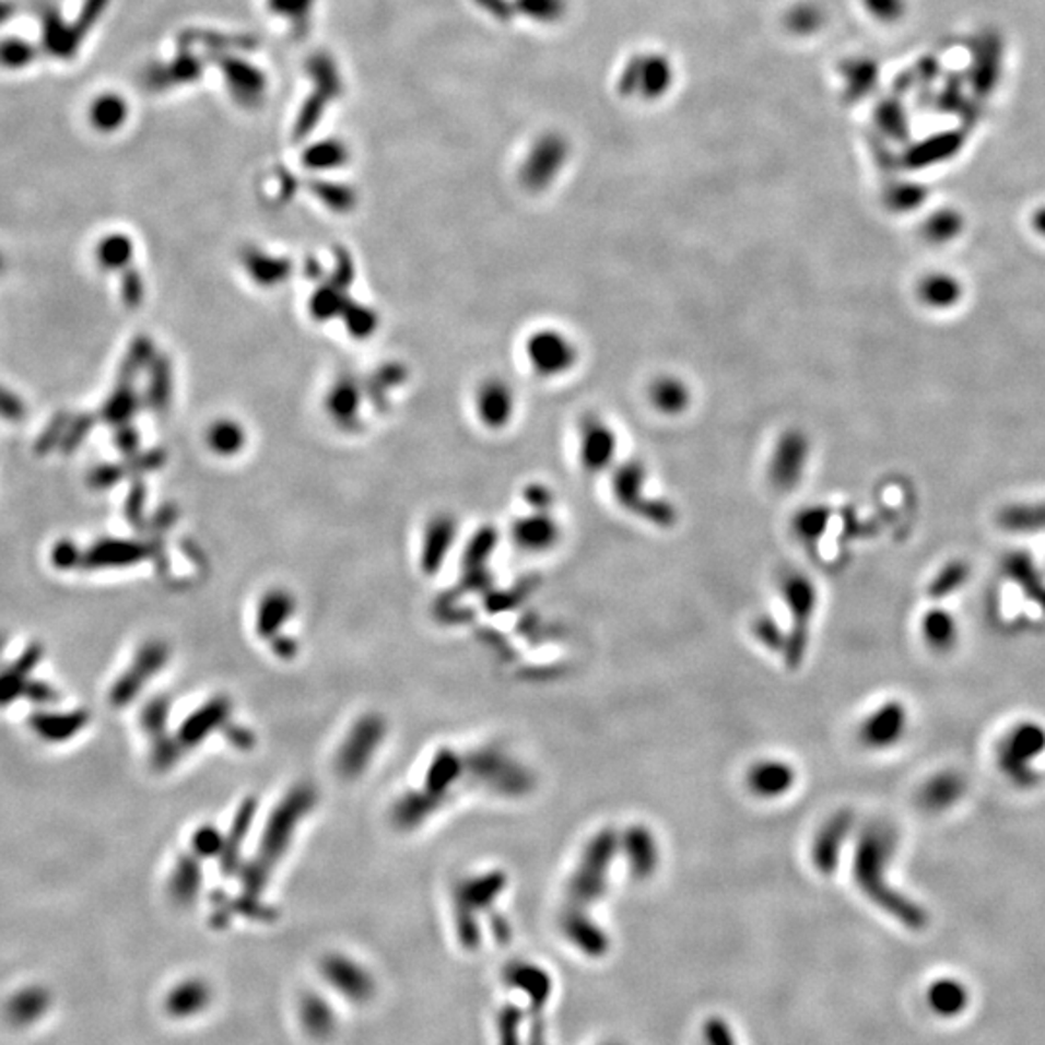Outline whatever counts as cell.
Returning <instances> with one entry per match:
<instances>
[{"label": "cell", "instance_id": "obj_1", "mask_svg": "<svg viewBox=\"0 0 1045 1045\" xmlns=\"http://www.w3.org/2000/svg\"><path fill=\"white\" fill-rule=\"evenodd\" d=\"M896 850V833L893 826L883 821H873L864 826L852 856V876L861 894L885 911L889 916L899 919L906 928L919 929L926 926V912L906 894L896 891L889 881V866Z\"/></svg>", "mask_w": 1045, "mask_h": 1045}, {"label": "cell", "instance_id": "obj_2", "mask_svg": "<svg viewBox=\"0 0 1045 1045\" xmlns=\"http://www.w3.org/2000/svg\"><path fill=\"white\" fill-rule=\"evenodd\" d=\"M314 803H316V794L310 786H296L281 803H278V808L268 818L266 829L261 833L260 848L248 868V877H246L248 893H258L263 889L271 869L287 852L289 844L296 833V826L301 825L306 813L313 810Z\"/></svg>", "mask_w": 1045, "mask_h": 1045}, {"label": "cell", "instance_id": "obj_3", "mask_svg": "<svg viewBox=\"0 0 1045 1045\" xmlns=\"http://www.w3.org/2000/svg\"><path fill=\"white\" fill-rule=\"evenodd\" d=\"M620 833L604 826L583 846L579 860L565 887V908L587 912L608 893L614 861L620 856Z\"/></svg>", "mask_w": 1045, "mask_h": 1045}, {"label": "cell", "instance_id": "obj_4", "mask_svg": "<svg viewBox=\"0 0 1045 1045\" xmlns=\"http://www.w3.org/2000/svg\"><path fill=\"white\" fill-rule=\"evenodd\" d=\"M778 592L790 615L784 645V665L788 670H798L808 657L811 625L819 607V589L810 575L800 570H790L780 577Z\"/></svg>", "mask_w": 1045, "mask_h": 1045}, {"label": "cell", "instance_id": "obj_5", "mask_svg": "<svg viewBox=\"0 0 1045 1045\" xmlns=\"http://www.w3.org/2000/svg\"><path fill=\"white\" fill-rule=\"evenodd\" d=\"M612 496L615 504L622 507L627 514L639 517L643 521L655 525L658 529H670L678 521V512L676 507L660 500L653 494H647V484H649V471L647 467L637 461H622L612 469Z\"/></svg>", "mask_w": 1045, "mask_h": 1045}, {"label": "cell", "instance_id": "obj_6", "mask_svg": "<svg viewBox=\"0 0 1045 1045\" xmlns=\"http://www.w3.org/2000/svg\"><path fill=\"white\" fill-rule=\"evenodd\" d=\"M522 361L540 379H562L570 376L582 361L579 345L565 329L540 326L522 339Z\"/></svg>", "mask_w": 1045, "mask_h": 1045}, {"label": "cell", "instance_id": "obj_7", "mask_svg": "<svg viewBox=\"0 0 1045 1045\" xmlns=\"http://www.w3.org/2000/svg\"><path fill=\"white\" fill-rule=\"evenodd\" d=\"M813 457V442L800 426L784 428L768 451L767 481L778 494L800 489Z\"/></svg>", "mask_w": 1045, "mask_h": 1045}, {"label": "cell", "instance_id": "obj_8", "mask_svg": "<svg viewBox=\"0 0 1045 1045\" xmlns=\"http://www.w3.org/2000/svg\"><path fill=\"white\" fill-rule=\"evenodd\" d=\"M620 434L597 413L583 416L577 426V461L587 474H604L620 463Z\"/></svg>", "mask_w": 1045, "mask_h": 1045}, {"label": "cell", "instance_id": "obj_9", "mask_svg": "<svg viewBox=\"0 0 1045 1045\" xmlns=\"http://www.w3.org/2000/svg\"><path fill=\"white\" fill-rule=\"evenodd\" d=\"M908 726V707L901 700H887L864 715L856 730V740L864 750L881 753L901 745Z\"/></svg>", "mask_w": 1045, "mask_h": 1045}, {"label": "cell", "instance_id": "obj_10", "mask_svg": "<svg viewBox=\"0 0 1045 1045\" xmlns=\"http://www.w3.org/2000/svg\"><path fill=\"white\" fill-rule=\"evenodd\" d=\"M471 409L474 421L479 422L484 431H506L515 421L519 409L514 384H509L502 376L482 378L472 389Z\"/></svg>", "mask_w": 1045, "mask_h": 1045}, {"label": "cell", "instance_id": "obj_11", "mask_svg": "<svg viewBox=\"0 0 1045 1045\" xmlns=\"http://www.w3.org/2000/svg\"><path fill=\"white\" fill-rule=\"evenodd\" d=\"M386 738V723L378 715H366L354 723L336 758L339 776L354 780L363 775Z\"/></svg>", "mask_w": 1045, "mask_h": 1045}, {"label": "cell", "instance_id": "obj_12", "mask_svg": "<svg viewBox=\"0 0 1045 1045\" xmlns=\"http://www.w3.org/2000/svg\"><path fill=\"white\" fill-rule=\"evenodd\" d=\"M854 826L856 818L850 810H836L818 826L811 838L810 860L819 876L831 877L838 871Z\"/></svg>", "mask_w": 1045, "mask_h": 1045}, {"label": "cell", "instance_id": "obj_13", "mask_svg": "<svg viewBox=\"0 0 1045 1045\" xmlns=\"http://www.w3.org/2000/svg\"><path fill=\"white\" fill-rule=\"evenodd\" d=\"M620 856L624 860L627 873L637 881H649L657 876L662 864V850L657 833L645 823L625 826L618 836Z\"/></svg>", "mask_w": 1045, "mask_h": 1045}, {"label": "cell", "instance_id": "obj_14", "mask_svg": "<svg viewBox=\"0 0 1045 1045\" xmlns=\"http://www.w3.org/2000/svg\"><path fill=\"white\" fill-rule=\"evenodd\" d=\"M743 784L745 790L758 800H783L788 794H792L798 784V768L786 759H758L745 771Z\"/></svg>", "mask_w": 1045, "mask_h": 1045}, {"label": "cell", "instance_id": "obj_15", "mask_svg": "<svg viewBox=\"0 0 1045 1045\" xmlns=\"http://www.w3.org/2000/svg\"><path fill=\"white\" fill-rule=\"evenodd\" d=\"M321 978L349 1001L364 1003L376 994V979L361 962L347 954H328L320 964Z\"/></svg>", "mask_w": 1045, "mask_h": 1045}, {"label": "cell", "instance_id": "obj_16", "mask_svg": "<svg viewBox=\"0 0 1045 1045\" xmlns=\"http://www.w3.org/2000/svg\"><path fill=\"white\" fill-rule=\"evenodd\" d=\"M1045 751V730L1040 725H1020L1009 736H1005L1001 745V765L1007 775L1019 783H1026L1030 775V765L1034 758H1040Z\"/></svg>", "mask_w": 1045, "mask_h": 1045}, {"label": "cell", "instance_id": "obj_17", "mask_svg": "<svg viewBox=\"0 0 1045 1045\" xmlns=\"http://www.w3.org/2000/svg\"><path fill=\"white\" fill-rule=\"evenodd\" d=\"M474 773L484 783L496 786V790L507 794V796H521L531 790L532 776L527 768L515 763L512 759L502 755V753H489V751H479L474 755Z\"/></svg>", "mask_w": 1045, "mask_h": 1045}, {"label": "cell", "instance_id": "obj_18", "mask_svg": "<svg viewBox=\"0 0 1045 1045\" xmlns=\"http://www.w3.org/2000/svg\"><path fill=\"white\" fill-rule=\"evenodd\" d=\"M670 84H672L670 62L658 55H653V57H639L632 60V64L625 68L620 80V92L624 95L639 92L647 99H657L668 92Z\"/></svg>", "mask_w": 1045, "mask_h": 1045}, {"label": "cell", "instance_id": "obj_19", "mask_svg": "<svg viewBox=\"0 0 1045 1045\" xmlns=\"http://www.w3.org/2000/svg\"><path fill=\"white\" fill-rule=\"evenodd\" d=\"M512 539L515 547L542 554L556 549L562 539V525L550 509H531V514L522 515L512 527Z\"/></svg>", "mask_w": 1045, "mask_h": 1045}, {"label": "cell", "instance_id": "obj_20", "mask_svg": "<svg viewBox=\"0 0 1045 1045\" xmlns=\"http://www.w3.org/2000/svg\"><path fill=\"white\" fill-rule=\"evenodd\" d=\"M650 409L667 419H680L693 407V389L688 379L665 372L650 379L647 386Z\"/></svg>", "mask_w": 1045, "mask_h": 1045}, {"label": "cell", "instance_id": "obj_21", "mask_svg": "<svg viewBox=\"0 0 1045 1045\" xmlns=\"http://www.w3.org/2000/svg\"><path fill=\"white\" fill-rule=\"evenodd\" d=\"M211 1001L213 989L210 984L202 978H188L171 987L163 999V1009L171 1019H195L210 1009Z\"/></svg>", "mask_w": 1045, "mask_h": 1045}, {"label": "cell", "instance_id": "obj_22", "mask_svg": "<svg viewBox=\"0 0 1045 1045\" xmlns=\"http://www.w3.org/2000/svg\"><path fill=\"white\" fill-rule=\"evenodd\" d=\"M560 928L570 943L589 956H602L610 949L607 931L600 928L587 912L564 908L560 918Z\"/></svg>", "mask_w": 1045, "mask_h": 1045}, {"label": "cell", "instance_id": "obj_23", "mask_svg": "<svg viewBox=\"0 0 1045 1045\" xmlns=\"http://www.w3.org/2000/svg\"><path fill=\"white\" fill-rule=\"evenodd\" d=\"M52 1007V995L42 986H27L10 995L4 1017L16 1029H30L45 1019Z\"/></svg>", "mask_w": 1045, "mask_h": 1045}, {"label": "cell", "instance_id": "obj_24", "mask_svg": "<svg viewBox=\"0 0 1045 1045\" xmlns=\"http://www.w3.org/2000/svg\"><path fill=\"white\" fill-rule=\"evenodd\" d=\"M964 792L966 784L956 771H941L919 786L918 806L928 813H943L954 808Z\"/></svg>", "mask_w": 1045, "mask_h": 1045}, {"label": "cell", "instance_id": "obj_25", "mask_svg": "<svg viewBox=\"0 0 1045 1045\" xmlns=\"http://www.w3.org/2000/svg\"><path fill=\"white\" fill-rule=\"evenodd\" d=\"M916 295L919 303L931 310H949L961 303L962 283L959 279L944 273V271H931L919 279L916 285Z\"/></svg>", "mask_w": 1045, "mask_h": 1045}, {"label": "cell", "instance_id": "obj_26", "mask_svg": "<svg viewBox=\"0 0 1045 1045\" xmlns=\"http://www.w3.org/2000/svg\"><path fill=\"white\" fill-rule=\"evenodd\" d=\"M298 1019L308 1036L326 1040L338 1029V1014L326 997L306 994L298 1003Z\"/></svg>", "mask_w": 1045, "mask_h": 1045}, {"label": "cell", "instance_id": "obj_27", "mask_svg": "<svg viewBox=\"0 0 1045 1045\" xmlns=\"http://www.w3.org/2000/svg\"><path fill=\"white\" fill-rule=\"evenodd\" d=\"M919 633L929 649L947 653L953 649L959 641V624L951 612H947L943 608H931L921 615Z\"/></svg>", "mask_w": 1045, "mask_h": 1045}, {"label": "cell", "instance_id": "obj_28", "mask_svg": "<svg viewBox=\"0 0 1045 1045\" xmlns=\"http://www.w3.org/2000/svg\"><path fill=\"white\" fill-rule=\"evenodd\" d=\"M295 612V604L291 595L285 590H273L261 599L256 612V630L261 637H275L278 630L287 624L289 618Z\"/></svg>", "mask_w": 1045, "mask_h": 1045}, {"label": "cell", "instance_id": "obj_29", "mask_svg": "<svg viewBox=\"0 0 1045 1045\" xmlns=\"http://www.w3.org/2000/svg\"><path fill=\"white\" fill-rule=\"evenodd\" d=\"M42 27L43 47L51 52L52 57L72 59L77 55L80 47L72 39L70 26L62 22L59 10L45 7L42 10Z\"/></svg>", "mask_w": 1045, "mask_h": 1045}, {"label": "cell", "instance_id": "obj_30", "mask_svg": "<svg viewBox=\"0 0 1045 1045\" xmlns=\"http://www.w3.org/2000/svg\"><path fill=\"white\" fill-rule=\"evenodd\" d=\"M465 771V763L454 751H439L436 758L432 759L431 767L426 773V790L436 800L439 796L447 794V790L457 783V778Z\"/></svg>", "mask_w": 1045, "mask_h": 1045}, {"label": "cell", "instance_id": "obj_31", "mask_svg": "<svg viewBox=\"0 0 1045 1045\" xmlns=\"http://www.w3.org/2000/svg\"><path fill=\"white\" fill-rule=\"evenodd\" d=\"M565 160V148L556 138H550L544 144H540L539 150L532 153L531 165H529V183L532 186L549 185L552 178L556 177L557 169L562 167Z\"/></svg>", "mask_w": 1045, "mask_h": 1045}, {"label": "cell", "instance_id": "obj_32", "mask_svg": "<svg viewBox=\"0 0 1045 1045\" xmlns=\"http://www.w3.org/2000/svg\"><path fill=\"white\" fill-rule=\"evenodd\" d=\"M928 1001L941 1017H954L966 1009L968 991L956 979H939L929 987Z\"/></svg>", "mask_w": 1045, "mask_h": 1045}, {"label": "cell", "instance_id": "obj_33", "mask_svg": "<svg viewBox=\"0 0 1045 1045\" xmlns=\"http://www.w3.org/2000/svg\"><path fill=\"white\" fill-rule=\"evenodd\" d=\"M128 105L117 93H105L90 107V122L102 132H115L127 122Z\"/></svg>", "mask_w": 1045, "mask_h": 1045}, {"label": "cell", "instance_id": "obj_34", "mask_svg": "<svg viewBox=\"0 0 1045 1045\" xmlns=\"http://www.w3.org/2000/svg\"><path fill=\"white\" fill-rule=\"evenodd\" d=\"M506 976L512 986L521 987L535 1003L540 1005L547 1001L550 994V978L544 970H540L535 964L521 962V964L509 966Z\"/></svg>", "mask_w": 1045, "mask_h": 1045}, {"label": "cell", "instance_id": "obj_35", "mask_svg": "<svg viewBox=\"0 0 1045 1045\" xmlns=\"http://www.w3.org/2000/svg\"><path fill=\"white\" fill-rule=\"evenodd\" d=\"M829 521H831V514L826 507H803L794 515L792 531L803 544H813L825 535Z\"/></svg>", "mask_w": 1045, "mask_h": 1045}, {"label": "cell", "instance_id": "obj_36", "mask_svg": "<svg viewBox=\"0 0 1045 1045\" xmlns=\"http://www.w3.org/2000/svg\"><path fill=\"white\" fill-rule=\"evenodd\" d=\"M962 215L953 210L936 211L929 215L928 221L924 223V236L934 245H944L951 243L953 238L961 235Z\"/></svg>", "mask_w": 1045, "mask_h": 1045}, {"label": "cell", "instance_id": "obj_37", "mask_svg": "<svg viewBox=\"0 0 1045 1045\" xmlns=\"http://www.w3.org/2000/svg\"><path fill=\"white\" fill-rule=\"evenodd\" d=\"M211 439H213L215 451H220L223 456L235 457L240 451H245L250 436L246 434L245 426L240 422L223 421L215 424Z\"/></svg>", "mask_w": 1045, "mask_h": 1045}, {"label": "cell", "instance_id": "obj_38", "mask_svg": "<svg viewBox=\"0 0 1045 1045\" xmlns=\"http://www.w3.org/2000/svg\"><path fill=\"white\" fill-rule=\"evenodd\" d=\"M751 633H753V637L761 647H765L771 653L783 655L784 645H786V630L776 622L775 615L759 614L751 624Z\"/></svg>", "mask_w": 1045, "mask_h": 1045}, {"label": "cell", "instance_id": "obj_39", "mask_svg": "<svg viewBox=\"0 0 1045 1045\" xmlns=\"http://www.w3.org/2000/svg\"><path fill=\"white\" fill-rule=\"evenodd\" d=\"M35 57H37V49L26 39L10 37L0 42V67L2 68L20 70V68L30 67Z\"/></svg>", "mask_w": 1045, "mask_h": 1045}, {"label": "cell", "instance_id": "obj_40", "mask_svg": "<svg viewBox=\"0 0 1045 1045\" xmlns=\"http://www.w3.org/2000/svg\"><path fill=\"white\" fill-rule=\"evenodd\" d=\"M846 84H848V95L852 99H858L876 85L877 68L869 60H854L846 70Z\"/></svg>", "mask_w": 1045, "mask_h": 1045}, {"label": "cell", "instance_id": "obj_41", "mask_svg": "<svg viewBox=\"0 0 1045 1045\" xmlns=\"http://www.w3.org/2000/svg\"><path fill=\"white\" fill-rule=\"evenodd\" d=\"M1005 529L1012 531H1030L1045 525V506H1014L1005 509L1001 514Z\"/></svg>", "mask_w": 1045, "mask_h": 1045}, {"label": "cell", "instance_id": "obj_42", "mask_svg": "<svg viewBox=\"0 0 1045 1045\" xmlns=\"http://www.w3.org/2000/svg\"><path fill=\"white\" fill-rule=\"evenodd\" d=\"M107 4H109V0H85L77 22L70 24V34H72V39L78 47L84 42L85 35L90 34V30L99 22Z\"/></svg>", "mask_w": 1045, "mask_h": 1045}, {"label": "cell", "instance_id": "obj_43", "mask_svg": "<svg viewBox=\"0 0 1045 1045\" xmlns=\"http://www.w3.org/2000/svg\"><path fill=\"white\" fill-rule=\"evenodd\" d=\"M254 811H256V803L254 801H248L243 810L238 811V819L235 823V833H231V838H227L223 843V850H225V866H231L233 861L238 858V846L243 843V836L248 833L250 829V823H253Z\"/></svg>", "mask_w": 1045, "mask_h": 1045}, {"label": "cell", "instance_id": "obj_44", "mask_svg": "<svg viewBox=\"0 0 1045 1045\" xmlns=\"http://www.w3.org/2000/svg\"><path fill=\"white\" fill-rule=\"evenodd\" d=\"M926 188L919 185H896L889 192L887 202L894 211L918 210L919 206L926 200Z\"/></svg>", "mask_w": 1045, "mask_h": 1045}, {"label": "cell", "instance_id": "obj_45", "mask_svg": "<svg viewBox=\"0 0 1045 1045\" xmlns=\"http://www.w3.org/2000/svg\"><path fill=\"white\" fill-rule=\"evenodd\" d=\"M966 575H968V570L964 567V564L947 565L943 572L937 575L934 583L929 585V595L934 599H943L947 595H951L959 585H962Z\"/></svg>", "mask_w": 1045, "mask_h": 1045}, {"label": "cell", "instance_id": "obj_46", "mask_svg": "<svg viewBox=\"0 0 1045 1045\" xmlns=\"http://www.w3.org/2000/svg\"><path fill=\"white\" fill-rule=\"evenodd\" d=\"M869 12L883 22L899 20L904 12V0H864Z\"/></svg>", "mask_w": 1045, "mask_h": 1045}, {"label": "cell", "instance_id": "obj_47", "mask_svg": "<svg viewBox=\"0 0 1045 1045\" xmlns=\"http://www.w3.org/2000/svg\"><path fill=\"white\" fill-rule=\"evenodd\" d=\"M788 24L792 26L794 32L806 34V32H811L819 26V12L810 9V7H801V9L794 10Z\"/></svg>", "mask_w": 1045, "mask_h": 1045}, {"label": "cell", "instance_id": "obj_48", "mask_svg": "<svg viewBox=\"0 0 1045 1045\" xmlns=\"http://www.w3.org/2000/svg\"><path fill=\"white\" fill-rule=\"evenodd\" d=\"M705 1044L707 1045H733L730 1029L726 1026L720 1019L708 1020L705 1029Z\"/></svg>", "mask_w": 1045, "mask_h": 1045}, {"label": "cell", "instance_id": "obj_49", "mask_svg": "<svg viewBox=\"0 0 1045 1045\" xmlns=\"http://www.w3.org/2000/svg\"><path fill=\"white\" fill-rule=\"evenodd\" d=\"M1032 227H1034L1037 235H1042L1045 238V208L1034 211V215H1032Z\"/></svg>", "mask_w": 1045, "mask_h": 1045}, {"label": "cell", "instance_id": "obj_50", "mask_svg": "<svg viewBox=\"0 0 1045 1045\" xmlns=\"http://www.w3.org/2000/svg\"><path fill=\"white\" fill-rule=\"evenodd\" d=\"M16 7L10 2V0H0V24L9 22L12 14H14Z\"/></svg>", "mask_w": 1045, "mask_h": 1045}, {"label": "cell", "instance_id": "obj_51", "mask_svg": "<svg viewBox=\"0 0 1045 1045\" xmlns=\"http://www.w3.org/2000/svg\"><path fill=\"white\" fill-rule=\"evenodd\" d=\"M607 1045H618V1044H607Z\"/></svg>", "mask_w": 1045, "mask_h": 1045}]
</instances>
